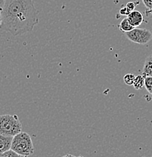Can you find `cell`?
<instances>
[{
	"label": "cell",
	"mask_w": 152,
	"mask_h": 157,
	"mask_svg": "<svg viewBox=\"0 0 152 157\" xmlns=\"http://www.w3.org/2000/svg\"><path fill=\"white\" fill-rule=\"evenodd\" d=\"M0 29L14 36L31 32L38 24V11L33 0H6Z\"/></svg>",
	"instance_id": "6da1fadb"
},
{
	"label": "cell",
	"mask_w": 152,
	"mask_h": 157,
	"mask_svg": "<svg viewBox=\"0 0 152 157\" xmlns=\"http://www.w3.org/2000/svg\"><path fill=\"white\" fill-rule=\"evenodd\" d=\"M11 149L23 156H29L34 153V147L30 135L20 132L13 137Z\"/></svg>",
	"instance_id": "7a4b0ae2"
},
{
	"label": "cell",
	"mask_w": 152,
	"mask_h": 157,
	"mask_svg": "<svg viewBox=\"0 0 152 157\" xmlns=\"http://www.w3.org/2000/svg\"><path fill=\"white\" fill-rule=\"evenodd\" d=\"M21 130L22 125L17 115L0 116V135L14 137L21 132Z\"/></svg>",
	"instance_id": "3957f363"
},
{
	"label": "cell",
	"mask_w": 152,
	"mask_h": 157,
	"mask_svg": "<svg viewBox=\"0 0 152 157\" xmlns=\"http://www.w3.org/2000/svg\"><path fill=\"white\" fill-rule=\"evenodd\" d=\"M125 34L129 40L140 45H146L152 39V33L147 29L135 27L130 32L125 33Z\"/></svg>",
	"instance_id": "277c9868"
},
{
	"label": "cell",
	"mask_w": 152,
	"mask_h": 157,
	"mask_svg": "<svg viewBox=\"0 0 152 157\" xmlns=\"http://www.w3.org/2000/svg\"><path fill=\"white\" fill-rule=\"evenodd\" d=\"M127 18H128L130 24H131L135 28L141 25L144 21V17L142 13L139 12L138 11H135V10H134L133 11H132V12L127 16Z\"/></svg>",
	"instance_id": "5b68a950"
},
{
	"label": "cell",
	"mask_w": 152,
	"mask_h": 157,
	"mask_svg": "<svg viewBox=\"0 0 152 157\" xmlns=\"http://www.w3.org/2000/svg\"><path fill=\"white\" fill-rule=\"evenodd\" d=\"M12 139L13 137L0 135V155L11 150Z\"/></svg>",
	"instance_id": "8992f818"
},
{
	"label": "cell",
	"mask_w": 152,
	"mask_h": 157,
	"mask_svg": "<svg viewBox=\"0 0 152 157\" xmlns=\"http://www.w3.org/2000/svg\"><path fill=\"white\" fill-rule=\"evenodd\" d=\"M143 74L146 76H152V55L145 59L143 67Z\"/></svg>",
	"instance_id": "52a82bcc"
},
{
	"label": "cell",
	"mask_w": 152,
	"mask_h": 157,
	"mask_svg": "<svg viewBox=\"0 0 152 157\" xmlns=\"http://www.w3.org/2000/svg\"><path fill=\"white\" fill-rule=\"evenodd\" d=\"M135 27L130 24V22L129 21L128 18H124L123 20H122V21L120 22V25H119V29H120V31L123 33H127L130 32Z\"/></svg>",
	"instance_id": "ba28073f"
},
{
	"label": "cell",
	"mask_w": 152,
	"mask_h": 157,
	"mask_svg": "<svg viewBox=\"0 0 152 157\" xmlns=\"http://www.w3.org/2000/svg\"><path fill=\"white\" fill-rule=\"evenodd\" d=\"M145 77H146V76L144 74L135 76V82L133 83V87L135 88V89L140 90L143 87H145Z\"/></svg>",
	"instance_id": "9c48e42d"
},
{
	"label": "cell",
	"mask_w": 152,
	"mask_h": 157,
	"mask_svg": "<svg viewBox=\"0 0 152 157\" xmlns=\"http://www.w3.org/2000/svg\"><path fill=\"white\" fill-rule=\"evenodd\" d=\"M135 76L132 73H127L123 77L124 82L127 85V86H133V83L135 82Z\"/></svg>",
	"instance_id": "30bf717a"
},
{
	"label": "cell",
	"mask_w": 152,
	"mask_h": 157,
	"mask_svg": "<svg viewBox=\"0 0 152 157\" xmlns=\"http://www.w3.org/2000/svg\"><path fill=\"white\" fill-rule=\"evenodd\" d=\"M145 87L147 91L152 94V76H146L145 77Z\"/></svg>",
	"instance_id": "8fae6325"
},
{
	"label": "cell",
	"mask_w": 152,
	"mask_h": 157,
	"mask_svg": "<svg viewBox=\"0 0 152 157\" xmlns=\"http://www.w3.org/2000/svg\"><path fill=\"white\" fill-rule=\"evenodd\" d=\"M0 157H21V155H19L18 153H17L16 152H14V150H12L11 149V150L2 153L0 155Z\"/></svg>",
	"instance_id": "7c38bea8"
},
{
	"label": "cell",
	"mask_w": 152,
	"mask_h": 157,
	"mask_svg": "<svg viewBox=\"0 0 152 157\" xmlns=\"http://www.w3.org/2000/svg\"><path fill=\"white\" fill-rule=\"evenodd\" d=\"M144 5L145 7L148 9V11H150L152 10V0H142Z\"/></svg>",
	"instance_id": "4fadbf2b"
},
{
	"label": "cell",
	"mask_w": 152,
	"mask_h": 157,
	"mask_svg": "<svg viewBox=\"0 0 152 157\" xmlns=\"http://www.w3.org/2000/svg\"><path fill=\"white\" fill-rule=\"evenodd\" d=\"M126 8H127V10H128L129 11H130V13L132 12V11H134V9H135V2H128L127 4V6H126Z\"/></svg>",
	"instance_id": "5bb4252c"
},
{
	"label": "cell",
	"mask_w": 152,
	"mask_h": 157,
	"mask_svg": "<svg viewBox=\"0 0 152 157\" xmlns=\"http://www.w3.org/2000/svg\"><path fill=\"white\" fill-rule=\"evenodd\" d=\"M120 14H122V15L128 16L129 14H130V12L128 11V10H127V8H126V6H125V7L122 8V9L120 10Z\"/></svg>",
	"instance_id": "9a60e30c"
},
{
	"label": "cell",
	"mask_w": 152,
	"mask_h": 157,
	"mask_svg": "<svg viewBox=\"0 0 152 157\" xmlns=\"http://www.w3.org/2000/svg\"><path fill=\"white\" fill-rule=\"evenodd\" d=\"M6 0H0V12L2 11L3 9L5 7V4H6Z\"/></svg>",
	"instance_id": "2e32d148"
},
{
	"label": "cell",
	"mask_w": 152,
	"mask_h": 157,
	"mask_svg": "<svg viewBox=\"0 0 152 157\" xmlns=\"http://www.w3.org/2000/svg\"><path fill=\"white\" fill-rule=\"evenodd\" d=\"M2 23V12H0V27H1Z\"/></svg>",
	"instance_id": "e0dca14e"
},
{
	"label": "cell",
	"mask_w": 152,
	"mask_h": 157,
	"mask_svg": "<svg viewBox=\"0 0 152 157\" xmlns=\"http://www.w3.org/2000/svg\"><path fill=\"white\" fill-rule=\"evenodd\" d=\"M62 157H80V156H73V155L68 154V155H65V156H63ZM80 157H82V156H80Z\"/></svg>",
	"instance_id": "ac0fdd59"
},
{
	"label": "cell",
	"mask_w": 152,
	"mask_h": 157,
	"mask_svg": "<svg viewBox=\"0 0 152 157\" xmlns=\"http://www.w3.org/2000/svg\"><path fill=\"white\" fill-rule=\"evenodd\" d=\"M148 12H150V13H151V14H152V10H151V11H148Z\"/></svg>",
	"instance_id": "d6986e66"
},
{
	"label": "cell",
	"mask_w": 152,
	"mask_h": 157,
	"mask_svg": "<svg viewBox=\"0 0 152 157\" xmlns=\"http://www.w3.org/2000/svg\"><path fill=\"white\" fill-rule=\"evenodd\" d=\"M151 157H152V156H151Z\"/></svg>",
	"instance_id": "ffe728a7"
}]
</instances>
